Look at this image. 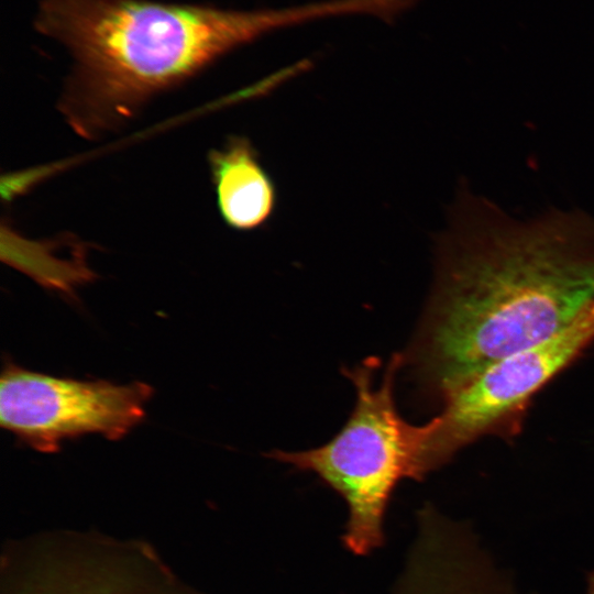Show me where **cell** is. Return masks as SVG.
Masks as SVG:
<instances>
[{"instance_id": "cell-7", "label": "cell", "mask_w": 594, "mask_h": 594, "mask_svg": "<svg viewBox=\"0 0 594 594\" xmlns=\"http://www.w3.org/2000/svg\"><path fill=\"white\" fill-rule=\"evenodd\" d=\"M394 594H525L479 537L435 534L409 551Z\"/></svg>"}, {"instance_id": "cell-1", "label": "cell", "mask_w": 594, "mask_h": 594, "mask_svg": "<svg viewBox=\"0 0 594 594\" xmlns=\"http://www.w3.org/2000/svg\"><path fill=\"white\" fill-rule=\"evenodd\" d=\"M593 306L592 219L558 213L518 222L463 197L439 240L435 287L404 365L441 399Z\"/></svg>"}, {"instance_id": "cell-5", "label": "cell", "mask_w": 594, "mask_h": 594, "mask_svg": "<svg viewBox=\"0 0 594 594\" xmlns=\"http://www.w3.org/2000/svg\"><path fill=\"white\" fill-rule=\"evenodd\" d=\"M153 393L143 382L56 377L9 361L0 380V424L34 450L54 453L85 435L122 439L144 420Z\"/></svg>"}, {"instance_id": "cell-4", "label": "cell", "mask_w": 594, "mask_h": 594, "mask_svg": "<svg viewBox=\"0 0 594 594\" xmlns=\"http://www.w3.org/2000/svg\"><path fill=\"white\" fill-rule=\"evenodd\" d=\"M594 341V306L556 337L499 360L448 392L424 424L428 473L488 435L518 431L532 397Z\"/></svg>"}, {"instance_id": "cell-9", "label": "cell", "mask_w": 594, "mask_h": 594, "mask_svg": "<svg viewBox=\"0 0 594 594\" xmlns=\"http://www.w3.org/2000/svg\"><path fill=\"white\" fill-rule=\"evenodd\" d=\"M586 594H594V570L587 576V592Z\"/></svg>"}, {"instance_id": "cell-6", "label": "cell", "mask_w": 594, "mask_h": 594, "mask_svg": "<svg viewBox=\"0 0 594 594\" xmlns=\"http://www.w3.org/2000/svg\"><path fill=\"white\" fill-rule=\"evenodd\" d=\"M23 559L8 563L7 594H194L140 546L69 538Z\"/></svg>"}, {"instance_id": "cell-3", "label": "cell", "mask_w": 594, "mask_h": 594, "mask_svg": "<svg viewBox=\"0 0 594 594\" xmlns=\"http://www.w3.org/2000/svg\"><path fill=\"white\" fill-rule=\"evenodd\" d=\"M404 355L389 359L381 383H375L380 361L369 358L343 373L353 383L355 403L342 428L324 444L302 450H274L271 459L301 472L316 474L346 503L345 547L369 554L384 541L383 520L392 494L405 479L422 481L424 425H411L395 400L396 377Z\"/></svg>"}, {"instance_id": "cell-2", "label": "cell", "mask_w": 594, "mask_h": 594, "mask_svg": "<svg viewBox=\"0 0 594 594\" xmlns=\"http://www.w3.org/2000/svg\"><path fill=\"white\" fill-rule=\"evenodd\" d=\"M324 0L251 11L152 0H43L35 26L70 52L61 109L81 136L131 119L156 94L275 30L337 16Z\"/></svg>"}, {"instance_id": "cell-8", "label": "cell", "mask_w": 594, "mask_h": 594, "mask_svg": "<svg viewBox=\"0 0 594 594\" xmlns=\"http://www.w3.org/2000/svg\"><path fill=\"white\" fill-rule=\"evenodd\" d=\"M217 206L223 221L235 230L264 224L276 207V188L246 138L232 136L208 154Z\"/></svg>"}]
</instances>
